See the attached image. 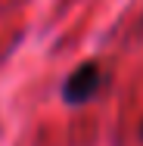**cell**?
<instances>
[{
	"label": "cell",
	"instance_id": "6da1fadb",
	"mask_svg": "<svg viewBox=\"0 0 143 146\" xmlns=\"http://www.w3.org/2000/svg\"><path fill=\"white\" fill-rule=\"evenodd\" d=\"M103 87V68L96 62H81L62 84V100L69 106H84L90 103Z\"/></svg>",
	"mask_w": 143,
	"mask_h": 146
},
{
	"label": "cell",
	"instance_id": "7a4b0ae2",
	"mask_svg": "<svg viewBox=\"0 0 143 146\" xmlns=\"http://www.w3.org/2000/svg\"><path fill=\"white\" fill-rule=\"evenodd\" d=\"M140 140H143V124H140Z\"/></svg>",
	"mask_w": 143,
	"mask_h": 146
}]
</instances>
